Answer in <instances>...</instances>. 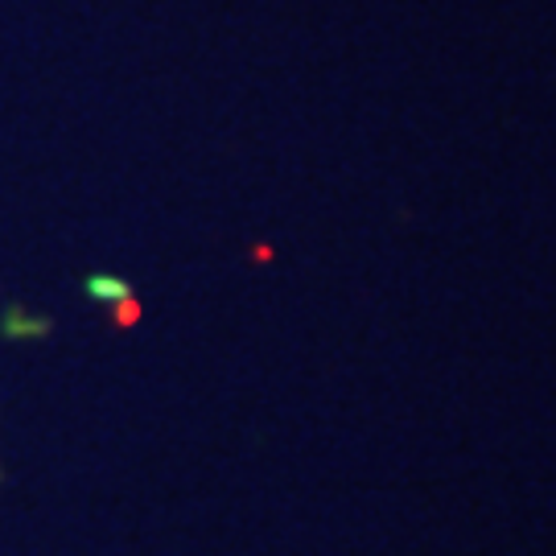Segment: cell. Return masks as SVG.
<instances>
[{
  "mask_svg": "<svg viewBox=\"0 0 556 556\" xmlns=\"http://www.w3.org/2000/svg\"><path fill=\"white\" fill-rule=\"evenodd\" d=\"M83 293H87L91 301H100V305H119L124 298H132V285L112 277V273H96V277H87Z\"/></svg>",
  "mask_w": 556,
  "mask_h": 556,
  "instance_id": "6da1fadb",
  "label": "cell"
},
{
  "mask_svg": "<svg viewBox=\"0 0 556 556\" xmlns=\"http://www.w3.org/2000/svg\"><path fill=\"white\" fill-rule=\"evenodd\" d=\"M137 314H140V309H137V301H132V298H124L116 305V321H119V326H132V321H137Z\"/></svg>",
  "mask_w": 556,
  "mask_h": 556,
  "instance_id": "7a4b0ae2",
  "label": "cell"
}]
</instances>
